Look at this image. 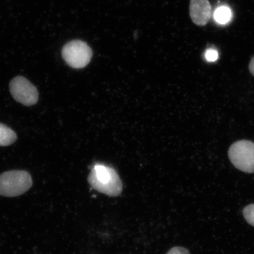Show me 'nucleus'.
I'll return each mask as SVG.
<instances>
[{
	"instance_id": "nucleus-11",
	"label": "nucleus",
	"mask_w": 254,
	"mask_h": 254,
	"mask_svg": "<svg viewBox=\"0 0 254 254\" xmlns=\"http://www.w3.org/2000/svg\"><path fill=\"white\" fill-rule=\"evenodd\" d=\"M205 57L208 62H214L218 59V53L214 50H209L206 52Z\"/></svg>"
},
{
	"instance_id": "nucleus-2",
	"label": "nucleus",
	"mask_w": 254,
	"mask_h": 254,
	"mask_svg": "<svg viewBox=\"0 0 254 254\" xmlns=\"http://www.w3.org/2000/svg\"><path fill=\"white\" fill-rule=\"evenodd\" d=\"M33 185L31 175L25 171L13 170L0 175V195L14 197L23 194Z\"/></svg>"
},
{
	"instance_id": "nucleus-7",
	"label": "nucleus",
	"mask_w": 254,
	"mask_h": 254,
	"mask_svg": "<svg viewBox=\"0 0 254 254\" xmlns=\"http://www.w3.org/2000/svg\"><path fill=\"white\" fill-rule=\"evenodd\" d=\"M16 133L8 126L0 123V146L7 147L17 140Z\"/></svg>"
},
{
	"instance_id": "nucleus-6",
	"label": "nucleus",
	"mask_w": 254,
	"mask_h": 254,
	"mask_svg": "<svg viewBox=\"0 0 254 254\" xmlns=\"http://www.w3.org/2000/svg\"><path fill=\"white\" fill-rule=\"evenodd\" d=\"M190 14L193 23L204 26L210 20L212 8L208 0H190Z\"/></svg>"
},
{
	"instance_id": "nucleus-8",
	"label": "nucleus",
	"mask_w": 254,
	"mask_h": 254,
	"mask_svg": "<svg viewBox=\"0 0 254 254\" xmlns=\"http://www.w3.org/2000/svg\"><path fill=\"white\" fill-rule=\"evenodd\" d=\"M231 17L230 9L226 7L218 8L214 14L215 20L220 24L227 23L230 20Z\"/></svg>"
},
{
	"instance_id": "nucleus-9",
	"label": "nucleus",
	"mask_w": 254,
	"mask_h": 254,
	"mask_svg": "<svg viewBox=\"0 0 254 254\" xmlns=\"http://www.w3.org/2000/svg\"><path fill=\"white\" fill-rule=\"evenodd\" d=\"M243 213L248 223L254 227V204L246 206L243 209Z\"/></svg>"
},
{
	"instance_id": "nucleus-12",
	"label": "nucleus",
	"mask_w": 254,
	"mask_h": 254,
	"mask_svg": "<svg viewBox=\"0 0 254 254\" xmlns=\"http://www.w3.org/2000/svg\"><path fill=\"white\" fill-rule=\"evenodd\" d=\"M249 69L251 73H252V75L254 76V57L251 60L249 64Z\"/></svg>"
},
{
	"instance_id": "nucleus-1",
	"label": "nucleus",
	"mask_w": 254,
	"mask_h": 254,
	"mask_svg": "<svg viewBox=\"0 0 254 254\" xmlns=\"http://www.w3.org/2000/svg\"><path fill=\"white\" fill-rule=\"evenodd\" d=\"M92 188L110 196H117L123 190L118 174L113 168L103 164L95 165L88 178Z\"/></svg>"
},
{
	"instance_id": "nucleus-10",
	"label": "nucleus",
	"mask_w": 254,
	"mask_h": 254,
	"mask_svg": "<svg viewBox=\"0 0 254 254\" xmlns=\"http://www.w3.org/2000/svg\"><path fill=\"white\" fill-rule=\"evenodd\" d=\"M166 254H190L189 251L185 248L176 247L173 248Z\"/></svg>"
},
{
	"instance_id": "nucleus-5",
	"label": "nucleus",
	"mask_w": 254,
	"mask_h": 254,
	"mask_svg": "<svg viewBox=\"0 0 254 254\" xmlns=\"http://www.w3.org/2000/svg\"><path fill=\"white\" fill-rule=\"evenodd\" d=\"M9 91L16 101L25 106H33L39 100L37 88L22 76L12 79L9 83Z\"/></svg>"
},
{
	"instance_id": "nucleus-4",
	"label": "nucleus",
	"mask_w": 254,
	"mask_h": 254,
	"mask_svg": "<svg viewBox=\"0 0 254 254\" xmlns=\"http://www.w3.org/2000/svg\"><path fill=\"white\" fill-rule=\"evenodd\" d=\"M228 156L235 167L247 173H254V143L247 140L234 143Z\"/></svg>"
},
{
	"instance_id": "nucleus-3",
	"label": "nucleus",
	"mask_w": 254,
	"mask_h": 254,
	"mask_svg": "<svg viewBox=\"0 0 254 254\" xmlns=\"http://www.w3.org/2000/svg\"><path fill=\"white\" fill-rule=\"evenodd\" d=\"M63 59L71 68L85 67L91 61L93 52L86 43L81 40H72L63 47Z\"/></svg>"
}]
</instances>
